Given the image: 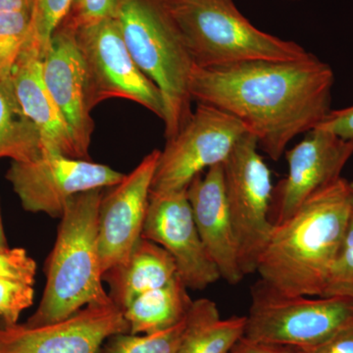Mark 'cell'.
<instances>
[{"instance_id":"cell-19","label":"cell","mask_w":353,"mask_h":353,"mask_svg":"<svg viewBox=\"0 0 353 353\" xmlns=\"http://www.w3.org/2000/svg\"><path fill=\"white\" fill-rule=\"evenodd\" d=\"M187 285L176 276L171 282L141 294L123 310L132 334L165 331L182 322L194 301Z\"/></svg>"},{"instance_id":"cell-31","label":"cell","mask_w":353,"mask_h":353,"mask_svg":"<svg viewBox=\"0 0 353 353\" xmlns=\"http://www.w3.org/2000/svg\"><path fill=\"white\" fill-rule=\"evenodd\" d=\"M236 350L238 353H297L290 347L250 343L245 339H241L239 341Z\"/></svg>"},{"instance_id":"cell-8","label":"cell","mask_w":353,"mask_h":353,"mask_svg":"<svg viewBox=\"0 0 353 353\" xmlns=\"http://www.w3.org/2000/svg\"><path fill=\"white\" fill-rule=\"evenodd\" d=\"M225 194L238 241L241 271L256 272L257 261L273 229L271 172L259 154V143L246 132L223 163Z\"/></svg>"},{"instance_id":"cell-34","label":"cell","mask_w":353,"mask_h":353,"mask_svg":"<svg viewBox=\"0 0 353 353\" xmlns=\"http://www.w3.org/2000/svg\"><path fill=\"white\" fill-rule=\"evenodd\" d=\"M6 327H7L6 323H4L3 321H2L1 319H0V329L6 328Z\"/></svg>"},{"instance_id":"cell-23","label":"cell","mask_w":353,"mask_h":353,"mask_svg":"<svg viewBox=\"0 0 353 353\" xmlns=\"http://www.w3.org/2000/svg\"><path fill=\"white\" fill-rule=\"evenodd\" d=\"M31 32L30 11L0 12V79L10 77Z\"/></svg>"},{"instance_id":"cell-17","label":"cell","mask_w":353,"mask_h":353,"mask_svg":"<svg viewBox=\"0 0 353 353\" xmlns=\"http://www.w3.org/2000/svg\"><path fill=\"white\" fill-rule=\"evenodd\" d=\"M43 55L38 41L30 36L11 71L14 92L26 117L38 129L43 154L80 159L69 128L44 83Z\"/></svg>"},{"instance_id":"cell-29","label":"cell","mask_w":353,"mask_h":353,"mask_svg":"<svg viewBox=\"0 0 353 353\" xmlns=\"http://www.w3.org/2000/svg\"><path fill=\"white\" fill-rule=\"evenodd\" d=\"M297 353H353V319L326 341L308 347H290Z\"/></svg>"},{"instance_id":"cell-9","label":"cell","mask_w":353,"mask_h":353,"mask_svg":"<svg viewBox=\"0 0 353 353\" xmlns=\"http://www.w3.org/2000/svg\"><path fill=\"white\" fill-rule=\"evenodd\" d=\"M196 104L187 124L160 150L150 192L187 190L196 176L224 163L239 139L248 132L230 114Z\"/></svg>"},{"instance_id":"cell-2","label":"cell","mask_w":353,"mask_h":353,"mask_svg":"<svg viewBox=\"0 0 353 353\" xmlns=\"http://www.w3.org/2000/svg\"><path fill=\"white\" fill-rule=\"evenodd\" d=\"M350 183L339 179L273 225L256 265L262 281L290 296H322L347 230Z\"/></svg>"},{"instance_id":"cell-16","label":"cell","mask_w":353,"mask_h":353,"mask_svg":"<svg viewBox=\"0 0 353 353\" xmlns=\"http://www.w3.org/2000/svg\"><path fill=\"white\" fill-rule=\"evenodd\" d=\"M187 196L202 243L221 279L230 285L239 284L245 275L225 194L223 164L196 176L188 187Z\"/></svg>"},{"instance_id":"cell-33","label":"cell","mask_w":353,"mask_h":353,"mask_svg":"<svg viewBox=\"0 0 353 353\" xmlns=\"http://www.w3.org/2000/svg\"><path fill=\"white\" fill-rule=\"evenodd\" d=\"M8 248L6 234H4L3 225H2L1 214H0V250H6Z\"/></svg>"},{"instance_id":"cell-15","label":"cell","mask_w":353,"mask_h":353,"mask_svg":"<svg viewBox=\"0 0 353 353\" xmlns=\"http://www.w3.org/2000/svg\"><path fill=\"white\" fill-rule=\"evenodd\" d=\"M44 83L63 116L80 159L90 160L88 148L94 131L85 92V72L75 32L57 28L43 58Z\"/></svg>"},{"instance_id":"cell-6","label":"cell","mask_w":353,"mask_h":353,"mask_svg":"<svg viewBox=\"0 0 353 353\" xmlns=\"http://www.w3.org/2000/svg\"><path fill=\"white\" fill-rule=\"evenodd\" d=\"M243 338L250 343L308 347L333 336L353 319V299L290 296L259 279L250 290Z\"/></svg>"},{"instance_id":"cell-27","label":"cell","mask_w":353,"mask_h":353,"mask_svg":"<svg viewBox=\"0 0 353 353\" xmlns=\"http://www.w3.org/2000/svg\"><path fill=\"white\" fill-rule=\"evenodd\" d=\"M116 0H73L61 27L76 31L115 15Z\"/></svg>"},{"instance_id":"cell-3","label":"cell","mask_w":353,"mask_h":353,"mask_svg":"<svg viewBox=\"0 0 353 353\" xmlns=\"http://www.w3.org/2000/svg\"><path fill=\"white\" fill-rule=\"evenodd\" d=\"M105 190L81 192L67 202L46 262L43 297L26 326L62 321L88 304L110 301L102 281L99 246V208Z\"/></svg>"},{"instance_id":"cell-28","label":"cell","mask_w":353,"mask_h":353,"mask_svg":"<svg viewBox=\"0 0 353 353\" xmlns=\"http://www.w3.org/2000/svg\"><path fill=\"white\" fill-rule=\"evenodd\" d=\"M37 263L24 248L0 250V279L21 281L34 285Z\"/></svg>"},{"instance_id":"cell-10","label":"cell","mask_w":353,"mask_h":353,"mask_svg":"<svg viewBox=\"0 0 353 353\" xmlns=\"http://www.w3.org/2000/svg\"><path fill=\"white\" fill-rule=\"evenodd\" d=\"M125 175L108 165L59 154L12 161L6 179L28 212L61 218L67 202L88 190L108 189Z\"/></svg>"},{"instance_id":"cell-26","label":"cell","mask_w":353,"mask_h":353,"mask_svg":"<svg viewBox=\"0 0 353 353\" xmlns=\"http://www.w3.org/2000/svg\"><path fill=\"white\" fill-rule=\"evenodd\" d=\"M34 285L0 279V319L7 327L18 324L20 315L34 303Z\"/></svg>"},{"instance_id":"cell-13","label":"cell","mask_w":353,"mask_h":353,"mask_svg":"<svg viewBox=\"0 0 353 353\" xmlns=\"http://www.w3.org/2000/svg\"><path fill=\"white\" fill-rule=\"evenodd\" d=\"M143 238L170 253L188 289L203 290L221 279L199 236L187 190L150 192Z\"/></svg>"},{"instance_id":"cell-20","label":"cell","mask_w":353,"mask_h":353,"mask_svg":"<svg viewBox=\"0 0 353 353\" xmlns=\"http://www.w3.org/2000/svg\"><path fill=\"white\" fill-rule=\"evenodd\" d=\"M218 311L214 301L197 299L187 317L176 326L153 334H113L104 341L99 353H178L190 334L203 320Z\"/></svg>"},{"instance_id":"cell-5","label":"cell","mask_w":353,"mask_h":353,"mask_svg":"<svg viewBox=\"0 0 353 353\" xmlns=\"http://www.w3.org/2000/svg\"><path fill=\"white\" fill-rule=\"evenodd\" d=\"M194 66L219 68L259 60H297L301 44L257 29L234 0H169Z\"/></svg>"},{"instance_id":"cell-22","label":"cell","mask_w":353,"mask_h":353,"mask_svg":"<svg viewBox=\"0 0 353 353\" xmlns=\"http://www.w3.org/2000/svg\"><path fill=\"white\" fill-rule=\"evenodd\" d=\"M245 329V316L221 319L218 311L190 334L178 353H231L243 338Z\"/></svg>"},{"instance_id":"cell-21","label":"cell","mask_w":353,"mask_h":353,"mask_svg":"<svg viewBox=\"0 0 353 353\" xmlns=\"http://www.w3.org/2000/svg\"><path fill=\"white\" fill-rule=\"evenodd\" d=\"M41 154L38 129L23 112L10 77L0 79V159L30 161Z\"/></svg>"},{"instance_id":"cell-32","label":"cell","mask_w":353,"mask_h":353,"mask_svg":"<svg viewBox=\"0 0 353 353\" xmlns=\"http://www.w3.org/2000/svg\"><path fill=\"white\" fill-rule=\"evenodd\" d=\"M32 0H0V12L10 11H30Z\"/></svg>"},{"instance_id":"cell-18","label":"cell","mask_w":353,"mask_h":353,"mask_svg":"<svg viewBox=\"0 0 353 353\" xmlns=\"http://www.w3.org/2000/svg\"><path fill=\"white\" fill-rule=\"evenodd\" d=\"M178 276L175 260L162 246L141 238L124 261L104 272L109 296L121 311L136 297L168 284Z\"/></svg>"},{"instance_id":"cell-25","label":"cell","mask_w":353,"mask_h":353,"mask_svg":"<svg viewBox=\"0 0 353 353\" xmlns=\"http://www.w3.org/2000/svg\"><path fill=\"white\" fill-rule=\"evenodd\" d=\"M73 0H32L31 32L44 54L50 48L51 38L68 15Z\"/></svg>"},{"instance_id":"cell-35","label":"cell","mask_w":353,"mask_h":353,"mask_svg":"<svg viewBox=\"0 0 353 353\" xmlns=\"http://www.w3.org/2000/svg\"><path fill=\"white\" fill-rule=\"evenodd\" d=\"M231 353H238V352H236V347H234L233 352H232Z\"/></svg>"},{"instance_id":"cell-36","label":"cell","mask_w":353,"mask_h":353,"mask_svg":"<svg viewBox=\"0 0 353 353\" xmlns=\"http://www.w3.org/2000/svg\"><path fill=\"white\" fill-rule=\"evenodd\" d=\"M290 1H296V0H290Z\"/></svg>"},{"instance_id":"cell-30","label":"cell","mask_w":353,"mask_h":353,"mask_svg":"<svg viewBox=\"0 0 353 353\" xmlns=\"http://www.w3.org/2000/svg\"><path fill=\"white\" fill-rule=\"evenodd\" d=\"M316 129L333 132L343 139H353V105L333 110Z\"/></svg>"},{"instance_id":"cell-1","label":"cell","mask_w":353,"mask_h":353,"mask_svg":"<svg viewBox=\"0 0 353 353\" xmlns=\"http://www.w3.org/2000/svg\"><path fill=\"white\" fill-rule=\"evenodd\" d=\"M334 75L312 53L303 59L259 60L219 67H194L192 101L240 121L274 161L299 134L316 129L331 112Z\"/></svg>"},{"instance_id":"cell-4","label":"cell","mask_w":353,"mask_h":353,"mask_svg":"<svg viewBox=\"0 0 353 353\" xmlns=\"http://www.w3.org/2000/svg\"><path fill=\"white\" fill-rule=\"evenodd\" d=\"M115 17L139 68L157 85L164 104V137L192 117L190 78L194 63L169 0H116Z\"/></svg>"},{"instance_id":"cell-14","label":"cell","mask_w":353,"mask_h":353,"mask_svg":"<svg viewBox=\"0 0 353 353\" xmlns=\"http://www.w3.org/2000/svg\"><path fill=\"white\" fill-rule=\"evenodd\" d=\"M160 150L146 155L117 185L104 192L99 208L102 275L124 261L143 238L152 179Z\"/></svg>"},{"instance_id":"cell-24","label":"cell","mask_w":353,"mask_h":353,"mask_svg":"<svg viewBox=\"0 0 353 353\" xmlns=\"http://www.w3.org/2000/svg\"><path fill=\"white\" fill-rule=\"evenodd\" d=\"M350 213L340 252L322 296L353 299V182H350Z\"/></svg>"},{"instance_id":"cell-12","label":"cell","mask_w":353,"mask_h":353,"mask_svg":"<svg viewBox=\"0 0 353 353\" xmlns=\"http://www.w3.org/2000/svg\"><path fill=\"white\" fill-rule=\"evenodd\" d=\"M130 333L113 301L88 304L62 321L0 329V353H99L109 336Z\"/></svg>"},{"instance_id":"cell-11","label":"cell","mask_w":353,"mask_h":353,"mask_svg":"<svg viewBox=\"0 0 353 353\" xmlns=\"http://www.w3.org/2000/svg\"><path fill=\"white\" fill-rule=\"evenodd\" d=\"M353 157V139L322 129L306 132L285 152L288 174L273 189L270 220L278 225L294 214L309 197L341 178Z\"/></svg>"},{"instance_id":"cell-7","label":"cell","mask_w":353,"mask_h":353,"mask_svg":"<svg viewBox=\"0 0 353 353\" xmlns=\"http://www.w3.org/2000/svg\"><path fill=\"white\" fill-rule=\"evenodd\" d=\"M74 32L85 67L90 112L101 102L125 99L137 102L163 120L161 92L132 59L115 17Z\"/></svg>"}]
</instances>
